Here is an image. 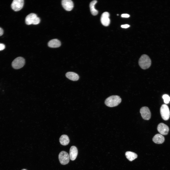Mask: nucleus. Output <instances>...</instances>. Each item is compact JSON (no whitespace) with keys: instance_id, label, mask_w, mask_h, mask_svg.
Returning <instances> with one entry per match:
<instances>
[{"instance_id":"f257e3e1","label":"nucleus","mask_w":170,"mask_h":170,"mask_svg":"<svg viewBox=\"0 0 170 170\" xmlns=\"http://www.w3.org/2000/svg\"><path fill=\"white\" fill-rule=\"evenodd\" d=\"M121 102V99L119 96L113 95L107 98L105 101V103L107 106L113 107L117 106Z\"/></svg>"},{"instance_id":"f03ea898","label":"nucleus","mask_w":170,"mask_h":170,"mask_svg":"<svg viewBox=\"0 0 170 170\" xmlns=\"http://www.w3.org/2000/svg\"><path fill=\"white\" fill-rule=\"evenodd\" d=\"M138 63L142 69H146L150 67L151 63V60L148 55L144 54L142 55L140 58Z\"/></svg>"},{"instance_id":"7ed1b4c3","label":"nucleus","mask_w":170,"mask_h":170,"mask_svg":"<svg viewBox=\"0 0 170 170\" xmlns=\"http://www.w3.org/2000/svg\"><path fill=\"white\" fill-rule=\"evenodd\" d=\"M160 112L162 119L167 120L169 118L170 116V111L168 106L166 104H163L161 106L160 109Z\"/></svg>"},{"instance_id":"20e7f679","label":"nucleus","mask_w":170,"mask_h":170,"mask_svg":"<svg viewBox=\"0 0 170 170\" xmlns=\"http://www.w3.org/2000/svg\"><path fill=\"white\" fill-rule=\"evenodd\" d=\"M24 59L21 57L15 58L12 62V65L13 67L15 69H18L23 67L25 65Z\"/></svg>"},{"instance_id":"39448f33","label":"nucleus","mask_w":170,"mask_h":170,"mask_svg":"<svg viewBox=\"0 0 170 170\" xmlns=\"http://www.w3.org/2000/svg\"><path fill=\"white\" fill-rule=\"evenodd\" d=\"M58 158L60 163L62 165H65L69 162V155L65 151H62L60 152L58 155Z\"/></svg>"},{"instance_id":"423d86ee","label":"nucleus","mask_w":170,"mask_h":170,"mask_svg":"<svg viewBox=\"0 0 170 170\" xmlns=\"http://www.w3.org/2000/svg\"><path fill=\"white\" fill-rule=\"evenodd\" d=\"M24 4L23 0H14L11 4V7L14 11H17L22 8Z\"/></svg>"},{"instance_id":"0eeeda50","label":"nucleus","mask_w":170,"mask_h":170,"mask_svg":"<svg viewBox=\"0 0 170 170\" xmlns=\"http://www.w3.org/2000/svg\"><path fill=\"white\" fill-rule=\"evenodd\" d=\"M140 112L142 118L145 120H149L151 117V113L149 108L146 106L142 107Z\"/></svg>"},{"instance_id":"6e6552de","label":"nucleus","mask_w":170,"mask_h":170,"mask_svg":"<svg viewBox=\"0 0 170 170\" xmlns=\"http://www.w3.org/2000/svg\"><path fill=\"white\" fill-rule=\"evenodd\" d=\"M157 129L158 131L161 134L163 135H167L169 130V127L163 123H161L158 124Z\"/></svg>"},{"instance_id":"1a4fd4ad","label":"nucleus","mask_w":170,"mask_h":170,"mask_svg":"<svg viewBox=\"0 0 170 170\" xmlns=\"http://www.w3.org/2000/svg\"><path fill=\"white\" fill-rule=\"evenodd\" d=\"M109 16V14L107 12H104L102 15L101 21L103 26H106L109 25L110 23Z\"/></svg>"},{"instance_id":"9d476101","label":"nucleus","mask_w":170,"mask_h":170,"mask_svg":"<svg viewBox=\"0 0 170 170\" xmlns=\"http://www.w3.org/2000/svg\"><path fill=\"white\" fill-rule=\"evenodd\" d=\"M62 4L63 8L67 11L71 10L73 7V3L71 0H63Z\"/></svg>"},{"instance_id":"9b49d317","label":"nucleus","mask_w":170,"mask_h":170,"mask_svg":"<svg viewBox=\"0 0 170 170\" xmlns=\"http://www.w3.org/2000/svg\"><path fill=\"white\" fill-rule=\"evenodd\" d=\"M78 154V150L76 147L75 146H72L70 149L69 157L70 159L74 160L76 158Z\"/></svg>"},{"instance_id":"f8f14e48","label":"nucleus","mask_w":170,"mask_h":170,"mask_svg":"<svg viewBox=\"0 0 170 170\" xmlns=\"http://www.w3.org/2000/svg\"><path fill=\"white\" fill-rule=\"evenodd\" d=\"M37 17V15L34 13H30L26 17L25 21L26 24L27 25L33 24L35 18Z\"/></svg>"},{"instance_id":"ddd939ff","label":"nucleus","mask_w":170,"mask_h":170,"mask_svg":"<svg viewBox=\"0 0 170 170\" xmlns=\"http://www.w3.org/2000/svg\"><path fill=\"white\" fill-rule=\"evenodd\" d=\"M153 141L157 144H161L163 143L165 140L164 137L161 134H156L153 138Z\"/></svg>"},{"instance_id":"4468645a","label":"nucleus","mask_w":170,"mask_h":170,"mask_svg":"<svg viewBox=\"0 0 170 170\" xmlns=\"http://www.w3.org/2000/svg\"><path fill=\"white\" fill-rule=\"evenodd\" d=\"M48 46L51 48H55L59 47L61 45L60 41L57 39H53L50 40L48 43Z\"/></svg>"},{"instance_id":"2eb2a0df","label":"nucleus","mask_w":170,"mask_h":170,"mask_svg":"<svg viewBox=\"0 0 170 170\" xmlns=\"http://www.w3.org/2000/svg\"><path fill=\"white\" fill-rule=\"evenodd\" d=\"M66 77L72 81L78 80L79 78L78 75L76 73L72 72H68L66 74Z\"/></svg>"},{"instance_id":"dca6fc26","label":"nucleus","mask_w":170,"mask_h":170,"mask_svg":"<svg viewBox=\"0 0 170 170\" xmlns=\"http://www.w3.org/2000/svg\"><path fill=\"white\" fill-rule=\"evenodd\" d=\"M97 2L96 0H94L91 2L89 4L90 12L94 16L97 15L98 13V11L95 8V5Z\"/></svg>"},{"instance_id":"f3484780","label":"nucleus","mask_w":170,"mask_h":170,"mask_svg":"<svg viewBox=\"0 0 170 170\" xmlns=\"http://www.w3.org/2000/svg\"><path fill=\"white\" fill-rule=\"evenodd\" d=\"M60 144L63 145H67L69 143L70 140L68 136L66 135L61 136L59 139Z\"/></svg>"},{"instance_id":"a211bd4d","label":"nucleus","mask_w":170,"mask_h":170,"mask_svg":"<svg viewBox=\"0 0 170 170\" xmlns=\"http://www.w3.org/2000/svg\"><path fill=\"white\" fill-rule=\"evenodd\" d=\"M125 155L126 158L130 161L134 160L137 157V155L136 153L130 151L126 152Z\"/></svg>"},{"instance_id":"6ab92c4d","label":"nucleus","mask_w":170,"mask_h":170,"mask_svg":"<svg viewBox=\"0 0 170 170\" xmlns=\"http://www.w3.org/2000/svg\"><path fill=\"white\" fill-rule=\"evenodd\" d=\"M164 102L166 104L168 103L170 101V97L167 94H165L162 96Z\"/></svg>"},{"instance_id":"aec40b11","label":"nucleus","mask_w":170,"mask_h":170,"mask_svg":"<svg viewBox=\"0 0 170 170\" xmlns=\"http://www.w3.org/2000/svg\"><path fill=\"white\" fill-rule=\"evenodd\" d=\"M40 18L37 17L35 18L33 24L37 25L40 22Z\"/></svg>"},{"instance_id":"412c9836","label":"nucleus","mask_w":170,"mask_h":170,"mask_svg":"<svg viewBox=\"0 0 170 170\" xmlns=\"http://www.w3.org/2000/svg\"><path fill=\"white\" fill-rule=\"evenodd\" d=\"M5 48L4 44L3 43H0V51L3 50Z\"/></svg>"},{"instance_id":"4be33fe9","label":"nucleus","mask_w":170,"mask_h":170,"mask_svg":"<svg viewBox=\"0 0 170 170\" xmlns=\"http://www.w3.org/2000/svg\"><path fill=\"white\" fill-rule=\"evenodd\" d=\"M121 16L122 17L127 18L129 17L130 15L127 14H122Z\"/></svg>"},{"instance_id":"5701e85b","label":"nucleus","mask_w":170,"mask_h":170,"mask_svg":"<svg viewBox=\"0 0 170 170\" xmlns=\"http://www.w3.org/2000/svg\"><path fill=\"white\" fill-rule=\"evenodd\" d=\"M130 26L128 24H125L124 25H122L121 26V27L123 28H128Z\"/></svg>"},{"instance_id":"b1692460","label":"nucleus","mask_w":170,"mask_h":170,"mask_svg":"<svg viewBox=\"0 0 170 170\" xmlns=\"http://www.w3.org/2000/svg\"><path fill=\"white\" fill-rule=\"evenodd\" d=\"M3 29L0 27V36L2 35L3 34Z\"/></svg>"},{"instance_id":"393cba45","label":"nucleus","mask_w":170,"mask_h":170,"mask_svg":"<svg viewBox=\"0 0 170 170\" xmlns=\"http://www.w3.org/2000/svg\"><path fill=\"white\" fill-rule=\"evenodd\" d=\"M21 170H27L25 169H23Z\"/></svg>"}]
</instances>
